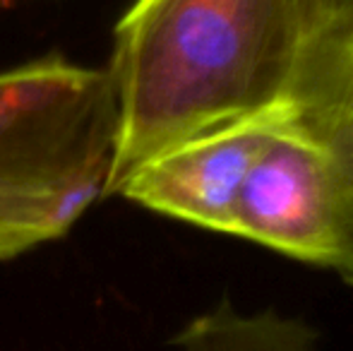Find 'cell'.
Returning <instances> with one entry per match:
<instances>
[{
  "instance_id": "ba28073f",
  "label": "cell",
  "mask_w": 353,
  "mask_h": 351,
  "mask_svg": "<svg viewBox=\"0 0 353 351\" xmlns=\"http://www.w3.org/2000/svg\"><path fill=\"white\" fill-rule=\"evenodd\" d=\"M351 85H353V72H351V77H349V82H346V87H344V92H346V89H349ZM344 92H341V94H344ZM339 99H341V97H339ZM334 106H336V103H334ZM330 113H332V111H330ZM325 121H327V118H325Z\"/></svg>"
},
{
  "instance_id": "52a82bcc",
  "label": "cell",
  "mask_w": 353,
  "mask_h": 351,
  "mask_svg": "<svg viewBox=\"0 0 353 351\" xmlns=\"http://www.w3.org/2000/svg\"><path fill=\"white\" fill-rule=\"evenodd\" d=\"M317 132L334 142V147L344 154V159L353 169V85L341 94V99L332 108L327 121L317 128Z\"/></svg>"
},
{
  "instance_id": "8992f818",
  "label": "cell",
  "mask_w": 353,
  "mask_h": 351,
  "mask_svg": "<svg viewBox=\"0 0 353 351\" xmlns=\"http://www.w3.org/2000/svg\"><path fill=\"white\" fill-rule=\"evenodd\" d=\"M181 351H322L307 323L276 310L243 313L231 301L195 315L176 334Z\"/></svg>"
},
{
  "instance_id": "3957f363",
  "label": "cell",
  "mask_w": 353,
  "mask_h": 351,
  "mask_svg": "<svg viewBox=\"0 0 353 351\" xmlns=\"http://www.w3.org/2000/svg\"><path fill=\"white\" fill-rule=\"evenodd\" d=\"M233 236L353 286V169L301 113L279 123L248 174Z\"/></svg>"
},
{
  "instance_id": "5b68a950",
  "label": "cell",
  "mask_w": 353,
  "mask_h": 351,
  "mask_svg": "<svg viewBox=\"0 0 353 351\" xmlns=\"http://www.w3.org/2000/svg\"><path fill=\"white\" fill-rule=\"evenodd\" d=\"M301 66L293 103L320 128L353 72V0H296Z\"/></svg>"
},
{
  "instance_id": "6da1fadb",
  "label": "cell",
  "mask_w": 353,
  "mask_h": 351,
  "mask_svg": "<svg viewBox=\"0 0 353 351\" xmlns=\"http://www.w3.org/2000/svg\"><path fill=\"white\" fill-rule=\"evenodd\" d=\"M296 0H135L106 68L118 108L108 195L166 147L293 103Z\"/></svg>"
},
{
  "instance_id": "277c9868",
  "label": "cell",
  "mask_w": 353,
  "mask_h": 351,
  "mask_svg": "<svg viewBox=\"0 0 353 351\" xmlns=\"http://www.w3.org/2000/svg\"><path fill=\"white\" fill-rule=\"evenodd\" d=\"M293 113L301 111L283 103L176 142L137 166L116 195L157 214L233 236L248 174L272 132Z\"/></svg>"
},
{
  "instance_id": "7a4b0ae2",
  "label": "cell",
  "mask_w": 353,
  "mask_h": 351,
  "mask_svg": "<svg viewBox=\"0 0 353 351\" xmlns=\"http://www.w3.org/2000/svg\"><path fill=\"white\" fill-rule=\"evenodd\" d=\"M116 137L106 68L46 56L0 72V260L65 236L108 195Z\"/></svg>"
}]
</instances>
